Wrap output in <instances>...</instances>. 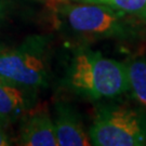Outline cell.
<instances>
[{
    "mask_svg": "<svg viewBox=\"0 0 146 146\" xmlns=\"http://www.w3.org/2000/svg\"><path fill=\"white\" fill-rule=\"evenodd\" d=\"M65 82L73 92L92 101L115 99L129 91L127 65L91 50L75 54Z\"/></svg>",
    "mask_w": 146,
    "mask_h": 146,
    "instance_id": "cell-1",
    "label": "cell"
},
{
    "mask_svg": "<svg viewBox=\"0 0 146 146\" xmlns=\"http://www.w3.org/2000/svg\"><path fill=\"white\" fill-rule=\"evenodd\" d=\"M88 134L92 145L145 146L146 113L127 105L102 107Z\"/></svg>",
    "mask_w": 146,
    "mask_h": 146,
    "instance_id": "cell-2",
    "label": "cell"
},
{
    "mask_svg": "<svg viewBox=\"0 0 146 146\" xmlns=\"http://www.w3.org/2000/svg\"><path fill=\"white\" fill-rule=\"evenodd\" d=\"M58 14L69 31L87 38L125 37L129 26L125 13L92 2L63 5Z\"/></svg>",
    "mask_w": 146,
    "mask_h": 146,
    "instance_id": "cell-3",
    "label": "cell"
},
{
    "mask_svg": "<svg viewBox=\"0 0 146 146\" xmlns=\"http://www.w3.org/2000/svg\"><path fill=\"white\" fill-rule=\"evenodd\" d=\"M48 67L41 37L31 38L17 49L0 53V77L27 91L47 87Z\"/></svg>",
    "mask_w": 146,
    "mask_h": 146,
    "instance_id": "cell-4",
    "label": "cell"
},
{
    "mask_svg": "<svg viewBox=\"0 0 146 146\" xmlns=\"http://www.w3.org/2000/svg\"><path fill=\"white\" fill-rule=\"evenodd\" d=\"M54 127L58 146L92 145L78 114L65 103H58L55 106Z\"/></svg>",
    "mask_w": 146,
    "mask_h": 146,
    "instance_id": "cell-5",
    "label": "cell"
},
{
    "mask_svg": "<svg viewBox=\"0 0 146 146\" xmlns=\"http://www.w3.org/2000/svg\"><path fill=\"white\" fill-rule=\"evenodd\" d=\"M20 141L25 146H58L54 121L47 110H35L25 117Z\"/></svg>",
    "mask_w": 146,
    "mask_h": 146,
    "instance_id": "cell-6",
    "label": "cell"
},
{
    "mask_svg": "<svg viewBox=\"0 0 146 146\" xmlns=\"http://www.w3.org/2000/svg\"><path fill=\"white\" fill-rule=\"evenodd\" d=\"M28 92L0 77V122H12L26 110L29 106Z\"/></svg>",
    "mask_w": 146,
    "mask_h": 146,
    "instance_id": "cell-7",
    "label": "cell"
},
{
    "mask_svg": "<svg viewBox=\"0 0 146 146\" xmlns=\"http://www.w3.org/2000/svg\"><path fill=\"white\" fill-rule=\"evenodd\" d=\"M128 69L129 91L146 113V58H133L125 64Z\"/></svg>",
    "mask_w": 146,
    "mask_h": 146,
    "instance_id": "cell-8",
    "label": "cell"
},
{
    "mask_svg": "<svg viewBox=\"0 0 146 146\" xmlns=\"http://www.w3.org/2000/svg\"><path fill=\"white\" fill-rule=\"evenodd\" d=\"M76 1L104 5L125 14H135L141 16L146 12V0H76Z\"/></svg>",
    "mask_w": 146,
    "mask_h": 146,
    "instance_id": "cell-9",
    "label": "cell"
},
{
    "mask_svg": "<svg viewBox=\"0 0 146 146\" xmlns=\"http://www.w3.org/2000/svg\"><path fill=\"white\" fill-rule=\"evenodd\" d=\"M12 3V0H0V21H2L9 14Z\"/></svg>",
    "mask_w": 146,
    "mask_h": 146,
    "instance_id": "cell-10",
    "label": "cell"
},
{
    "mask_svg": "<svg viewBox=\"0 0 146 146\" xmlns=\"http://www.w3.org/2000/svg\"><path fill=\"white\" fill-rule=\"evenodd\" d=\"M11 142L8 136V133L5 130V125L0 122V146H7L10 145Z\"/></svg>",
    "mask_w": 146,
    "mask_h": 146,
    "instance_id": "cell-11",
    "label": "cell"
},
{
    "mask_svg": "<svg viewBox=\"0 0 146 146\" xmlns=\"http://www.w3.org/2000/svg\"><path fill=\"white\" fill-rule=\"evenodd\" d=\"M140 17H142V19L144 20V22H145V23H146V12H145V13H144V14H143V15L140 16Z\"/></svg>",
    "mask_w": 146,
    "mask_h": 146,
    "instance_id": "cell-12",
    "label": "cell"
},
{
    "mask_svg": "<svg viewBox=\"0 0 146 146\" xmlns=\"http://www.w3.org/2000/svg\"><path fill=\"white\" fill-rule=\"evenodd\" d=\"M61 1H64V0H61Z\"/></svg>",
    "mask_w": 146,
    "mask_h": 146,
    "instance_id": "cell-13",
    "label": "cell"
}]
</instances>
